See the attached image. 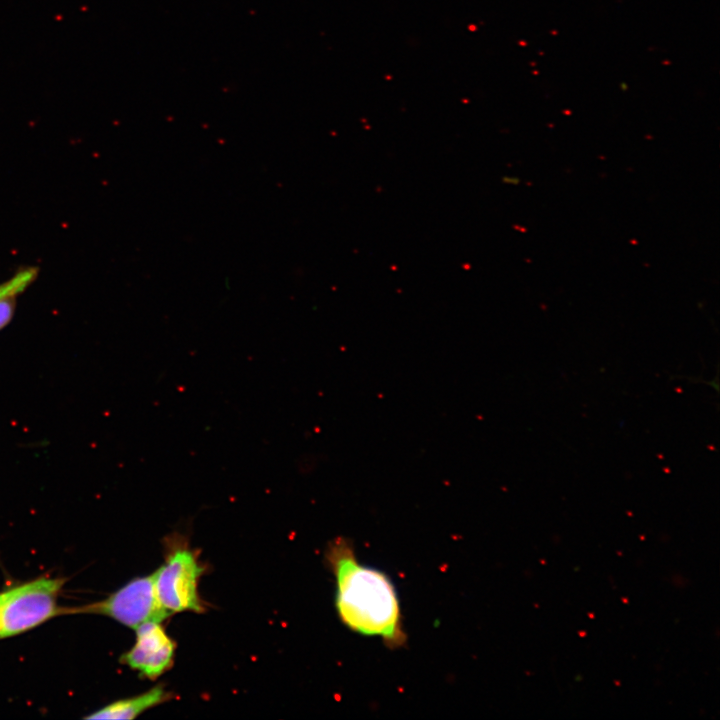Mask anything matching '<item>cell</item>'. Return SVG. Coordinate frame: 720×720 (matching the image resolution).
Here are the masks:
<instances>
[{
  "instance_id": "cell-1",
  "label": "cell",
  "mask_w": 720,
  "mask_h": 720,
  "mask_svg": "<svg viewBox=\"0 0 720 720\" xmlns=\"http://www.w3.org/2000/svg\"><path fill=\"white\" fill-rule=\"evenodd\" d=\"M336 579L335 606L342 623L353 632L378 636L390 648L406 642L399 599L390 578L361 564L351 541L336 537L325 554Z\"/></svg>"
},
{
  "instance_id": "cell-2",
  "label": "cell",
  "mask_w": 720,
  "mask_h": 720,
  "mask_svg": "<svg viewBox=\"0 0 720 720\" xmlns=\"http://www.w3.org/2000/svg\"><path fill=\"white\" fill-rule=\"evenodd\" d=\"M66 582L63 577H38L5 590L0 603V640L27 632L47 620L64 615L57 603Z\"/></svg>"
},
{
  "instance_id": "cell-3",
  "label": "cell",
  "mask_w": 720,
  "mask_h": 720,
  "mask_svg": "<svg viewBox=\"0 0 720 720\" xmlns=\"http://www.w3.org/2000/svg\"><path fill=\"white\" fill-rule=\"evenodd\" d=\"M205 568L197 553L174 538L168 541L166 557L154 575L155 590L161 606L171 615L205 610L198 593V583Z\"/></svg>"
},
{
  "instance_id": "cell-4",
  "label": "cell",
  "mask_w": 720,
  "mask_h": 720,
  "mask_svg": "<svg viewBox=\"0 0 720 720\" xmlns=\"http://www.w3.org/2000/svg\"><path fill=\"white\" fill-rule=\"evenodd\" d=\"M79 613L107 616L132 629L171 615L159 603L153 574L132 579L101 601L64 610V615Z\"/></svg>"
},
{
  "instance_id": "cell-5",
  "label": "cell",
  "mask_w": 720,
  "mask_h": 720,
  "mask_svg": "<svg viewBox=\"0 0 720 720\" xmlns=\"http://www.w3.org/2000/svg\"><path fill=\"white\" fill-rule=\"evenodd\" d=\"M157 621H148L136 630L132 648L120 658L121 663L137 671L143 678L155 680L173 664L176 643Z\"/></svg>"
},
{
  "instance_id": "cell-6",
  "label": "cell",
  "mask_w": 720,
  "mask_h": 720,
  "mask_svg": "<svg viewBox=\"0 0 720 720\" xmlns=\"http://www.w3.org/2000/svg\"><path fill=\"white\" fill-rule=\"evenodd\" d=\"M173 697L162 685L137 696L121 699L94 711L85 719H134L143 712L158 706Z\"/></svg>"
},
{
  "instance_id": "cell-7",
  "label": "cell",
  "mask_w": 720,
  "mask_h": 720,
  "mask_svg": "<svg viewBox=\"0 0 720 720\" xmlns=\"http://www.w3.org/2000/svg\"><path fill=\"white\" fill-rule=\"evenodd\" d=\"M35 276L36 270L34 268H27L18 272L11 279L0 284V298L16 296L33 281Z\"/></svg>"
},
{
  "instance_id": "cell-8",
  "label": "cell",
  "mask_w": 720,
  "mask_h": 720,
  "mask_svg": "<svg viewBox=\"0 0 720 720\" xmlns=\"http://www.w3.org/2000/svg\"><path fill=\"white\" fill-rule=\"evenodd\" d=\"M15 296H5L0 298V329L3 328L11 319L15 306Z\"/></svg>"
},
{
  "instance_id": "cell-9",
  "label": "cell",
  "mask_w": 720,
  "mask_h": 720,
  "mask_svg": "<svg viewBox=\"0 0 720 720\" xmlns=\"http://www.w3.org/2000/svg\"><path fill=\"white\" fill-rule=\"evenodd\" d=\"M503 181H504L505 183H507V184H518L519 179L516 178V177H510V176H508V177H504V178H503Z\"/></svg>"
},
{
  "instance_id": "cell-10",
  "label": "cell",
  "mask_w": 720,
  "mask_h": 720,
  "mask_svg": "<svg viewBox=\"0 0 720 720\" xmlns=\"http://www.w3.org/2000/svg\"><path fill=\"white\" fill-rule=\"evenodd\" d=\"M4 596H5V591L0 592V603L2 602Z\"/></svg>"
}]
</instances>
